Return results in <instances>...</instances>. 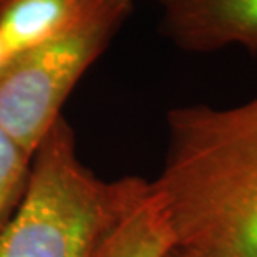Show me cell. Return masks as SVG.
Returning a JSON list of instances; mask_svg holds the SVG:
<instances>
[{"mask_svg":"<svg viewBox=\"0 0 257 257\" xmlns=\"http://www.w3.org/2000/svg\"><path fill=\"white\" fill-rule=\"evenodd\" d=\"M160 194L176 247L196 257H257V96L232 108L168 113Z\"/></svg>","mask_w":257,"mask_h":257,"instance_id":"1","label":"cell"},{"mask_svg":"<svg viewBox=\"0 0 257 257\" xmlns=\"http://www.w3.org/2000/svg\"><path fill=\"white\" fill-rule=\"evenodd\" d=\"M150 181H103L81 163L75 131L60 116L37 145L25 189L0 234V257H93Z\"/></svg>","mask_w":257,"mask_h":257,"instance_id":"2","label":"cell"},{"mask_svg":"<svg viewBox=\"0 0 257 257\" xmlns=\"http://www.w3.org/2000/svg\"><path fill=\"white\" fill-rule=\"evenodd\" d=\"M131 12L133 0H91L70 30L7 60L0 70V128L29 155Z\"/></svg>","mask_w":257,"mask_h":257,"instance_id":"3","label":"cell"},{"mask_svg":"<svg viewBox=\"0 0 257 257\" xmlns=\"http://www.w3.org/2000/svg\"><path fill=\"white\" fill-rule=\"evenodd\" d=\"M161 32L186 52L257 50V0H158Z\"/></svg>","mask_w":257,"mask_h":257,"instance_id":"4","label":"cell"},{"mask_svg":"<svg viewBox=\"0 0 257 257\" xmlns=\"http://www.w3.org/2000/svg\"><path fill=\"white\" fill-rule=\"evenodd\" d=\"M174 245L165 206L150 181L145 193L105 234L93 257H166Z\"/></svg>","mask_w":257,"mask_h":257,"instance_id":"5","label":"cell"},{"mask_svg":"<svg viewBox=\"0 0 257 257\" xmlns=\"http://www.w3.org/2000/svg\"><path fill=\"white\" fill-rule=\"evenodd\" d=\"M90 4L91 0H0V37L9 55L65 34Z\"/></svg>","mask_w":257,"mask_h":257,"instance_id":"6","label":"cell"},{"mask_svg":"<svg viewBox=\"0 0 257 257\" xmlns=\"http://www.w3.org/2000/svg\"><path fill=\"white\" fill-rule=\"evenodd\" d=\"M32 155L0 128V234L14 216L24 194Z\"/></svg>","mask_w":257,"mask_h":257,"instance_id":"7","label":"cell"},{"mask_svg":"<svg viewBox=\"0 0 257 257\" xmlns=\"http://www.w3.org/2000/svg\"><path fill=\"white\" fill-rule=\"evenodd\" d=\"M9 58H10V55H9L7 48H5V43L2 40V37H0V70L4 68V65L7 63Z\"/></svg>","mask_w":257,"mask_h":257,"instance_id":"8","label":"cell"},{"mask_svg":"<svg viewBox=\"0 0 257 257\" xmlns=\"http://www.w3.org/2000/svg\"><path fill=\"white\" fill-rule=\"evenodd\" d=\"M166 257H196V255L189 254V252H186V250L179 249V247H176V245H174V247L168 252V255H166Z\"/></svg>","mask_w":257,"mask_h":257,"instance_id":"9","label":"cell"}]
</instances>
